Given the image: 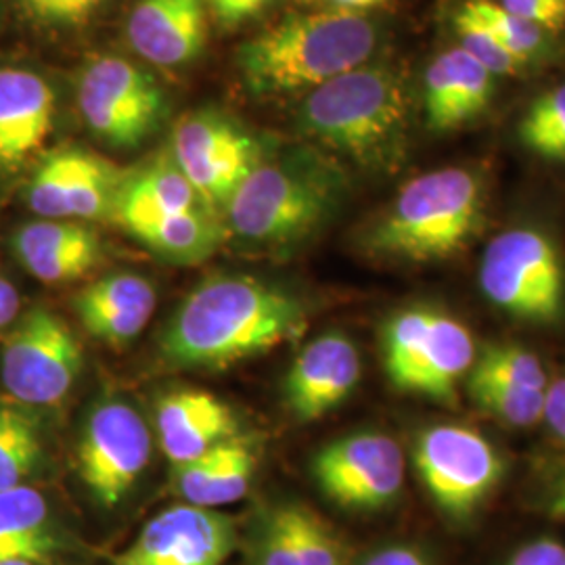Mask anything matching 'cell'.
I'll use <instances>...</instances> for the list:
<instances>
[{
    "mask_svg": "<svg viewBox=\"0 0 565 565\" xmlns=\"http://www.w3.org/2000/svg\"><path fill=\"white\" fill-rule=\"evenodd\" d=\"M300 565H345V548L321 515L300 505L279 507Z\"/></svg>",
    "mask_w": 565,
    "mask_h": 565,
    "instance_id": "cell-30",
    "label": "cell"
},
{
    "mask_svg": "<svg viewBox=\"0 0 565 565\" xmlns=\"http://www.w3.org/2000/svg\"><path fill=\"white\" fill-rule=\"evenodd\" d=\"M172 158L203 205L216 216L263 162V147L228 116L216 109H200L182 116L177 124Z\"/></svg>",
    "mask_w": 565,
    "mask_h": 565,
    "instance_id": "cell-11",
    "label": "cell"
},
{
    "mask_svg": "<svg viewBox=\"0 0 565 565\" xmlns=\"http://www.w3.org/2000/svg\"><path fill=\"white\" fill-rule=\"evenodd\" d=\"M135 239L172 264H200L223 243L224 228L207 210L166 214L132 233Z\"/></svg>",
    "mask_w": 565,
    "mask_h": 565,
    "instance_id": "cell-24",
    "label": "cell"
},
{
    "mask_svg": "<svg viewBox=\"0 0 565 565\" xmlns=\"http://www.w3.org/2000/svg\"><path fill=\"white\" fill-rule=\"evenodd\" d=\"M361 380V354L354 342L323 333L303 345L285 380V403L300 422H317L338 408Z\"/></svg>",
    "mask_w": 565,
    "mask_h": 565,
    "instance_id": "cell-16",
    "label": "cell"
},
{
    "mask_svg": "<svg viewBox=\"0 0 565 565\" xmlns=\"http://www.w3.org/2000/svg\"><path fill=\"white\" fill-rule=\"evenodd\" d=\"M471 373L501 380L507 384L534 390V392H545L548 385L545 366L541 363V359L520 343L488 345L480 361L471 366Z\"/></svg>",
    "mask_w": 565,
    "mask_h": 565,
    "instance_id": "cell-31",
    "label": "cell"
},
{
    "mask_svg": "<svg viewBox=\"0 0 565 565\" xmlns=\"http://www.w3.org/2000/svg\"><path fill=\"white\" fill-rule=\"evenodd\" d=\"M404 452L382 431H356L323 446L312 476L324 497L352 511H377L403 492Z\"/></svg>",
    "mask_w": 565,
    "mask_h": 565,
    "instance_id": "cell-12",
    "label": "cell"
},
{
    "mask_svg": "<svg viewBox=\"0 0 565 565\" xmlns=\"http://www.w3.org/2000/svg\"><path fill=\"white\" fill-rule=\"evenodd\" d=\"M306 310L270 282L221 275L200 282L168 321L162 354L186 369H228L298 338Z\"/></svg>",
    "mask_w": 565,
    "mask_h": 565,
    "instance_id": "cell-1",
    "label": "cell"
},
{
    "mask_svg": "<svg viewBox=\"0 0 565 565\" xmlns=\"http://www.w3.org/2000/svg\"><path fill=\"white\" fill-rule=\"evenodd\" d=\"M480 289L509 317L553 324L565 310V264L555 242L534 226H513L488 243Z\"/></svg>",
    "mask_w": 565,
    "mask_h": 565,
    "instance_id": "cell-7",
    "label": "cell"
},
{
    "mask_svg": "<svg viewBox=\"0 0 565 565\" xmlns=\"http://www.w3.org/2000/svg\"><path fill=\"white\" fill-rule=\"evenodd\" d=\"M505 565H565V545L555 539H539L518 548Z\"/></svg>",
    "mask_w": 565,
    "mask_h": 565,
    "instance_id": "cell-36",
    "label": "cell"
},
{
    "mask_svg": "<svg viewBox=\"0 0 565 565\" xmlns=\"http://www.w3.org/2000/svg\"><path fill=\"white\" fill-rule=\"evenodd\" d=\"M156 425L163 455L172 467L189 463L237 438L233 411L202 390H181L163 396L156 411Z\"/></svg>",
    "mask_w": 565,
    "mask_h": 565,
    "instance_id": "cell-20",
    "label": "cell"
},
{
    "mask_svg": "<svg viewBox=\"0 0 565 565\" xmlns=\"http://www.w3.org/2000/svg\"><path fill=\"white\" fill-rule=\"evenodd\" d=\"M78 105L103 142L135 149L162 124L168 99L156 78L121 57H95L82 70Z\"/></svg>",
    "mask_w": 565,
    "mask_h": 565,
    "instance_id": "cell-10",
    "label": "cell"
},
{
    "mask_svg": "<svg viewBox=\"0 0 565 565\" xmlns=\"http://www.w3.org/2000/svg\"><path fill=\"white\" fill-rule=\"evenodd\" d=\"M467 20L482 25L490 36L505 46L507 51L522 61L539 60L546 53V32L539 25L522 20L492 0H467L457 11Z\"/></svg>",
    "mask_w": 565,
    "mask_h": 565,
    "instance_id": "cell-27",
    "label": "cell"
},
{
    "mask_svg": "<svg viewBox=\"0 0 565 565\" xmlns=\"http://www.w3.org/2000/svg\"><path fill=\"white\" fill-rule=\"evenodd\" d=\"M308 139L373 172L401 168L408 147V95L398 72L363 65L312 88L298 111Z\"/></svg>",
    "mask_w": 565,
    "mask_h": 565,
    "instance_id": "cell-2",
    "label": "cell"
},
{
    "mask_svg": "<svg viewBox=\"0 0 565 565\" xmlns=\"http://www.w3.org/2000/svg\"><path fill=\"white\" fill-rule=\"evenodd\" d=\"M55 121V93L41 74L0 67V172L15 174L49 141Z\"/></svg>",
    "mask_w": 565,
    "mask_h": 565,
    "instance_id": "cell-17",
    "label": "cell"
},
{
    "mask_svg": "<svg viewBox=\"0 0 565 565\" xmlns=\"http://www.w3.org/2000/svg\"><path fill=\"white\" fill-rule=\"evenodd\" d=\"M342 195V172L319 153L298 151L258 163L224 216L242 242L289 247L312 237L335 214Z\"/></svg>",
    "mask_w": 565,
    "mask_h": 565,
    "instance_id": "cell-5",
    "label": "cell"
},
{
    "mask_svg": "<svg viewBox=\"0 0 565 565\" xmlns=\"http://www.w3.org/2000/svg\"><path fill=\"white\" fill-rule=\"evenodd\" d=\"M417 473L438 509L465 520L505 476V461L484 434L467 425H431L415 448Z\"/></svg>",
    "mask_w": 565,
    "mask_h": 565,
    "instance_id": "cell-9",
    "label": "cell"
},
{
    "mask_svg": "<svg viewBox=\"0 0 565 565\" xmlns=\"http://www.w3.org/2000/svg\"><path fill=\"white\" fill-rule=\"evenodd\" d=\"M382 352L394 387L448 404L457 401V387L476 363L467 324L431 306L394 312L382 329Z\"/></svg>",
    "mask_w": 565,
    "mask_h": 565,
    "instance_id": "cell-6",
    "label": "cell"
},
{
    "mask_svg": "<svg viewBox=\"0 0 565 565\" xmlns=\"http://www.w3.org/2000/svg\"><path fill=\"white\" fill-rule=\"evenodd\" d=\"M254 476V455L247 446L235 440H228L223 448V459L216 467V473L205 490L203 509L231 505L243 499L252 484Z\"/></svg>",
    "mask_w": 565,
    "mask_h": 565,
    "instance_id": "cell-32",
    "label": "cell"
},
{
    "mask_svg": "<svg viewBox=\"0 0 565 565\" xmlns=\"http://www.w3.org/2000/svg\"><path fill=\"white\" fill-rule=\"evenodd\" d=\"M258 565H300L279 509H275L264 524L258 543Z\"/></svg>",
    "mask_w": 565,
    "mask_h": 565,
    "instance_id": "cell-34",
    "label": "cell"
},
{
    "mask_svg": "<svg viewBox=\"0 0 565 565\" xmlns=\"http://www.w3.org/2000/svg\"><path fill=\"white\" fill-rule=\"evenodd\" d=\"M21 266L42 282L76 281L103 258L102 237L78 221H46L20 226L11 239Z\"/></svg>",
    "mask_w": 565,
    "mask_h": 565,
    "instance_id": "cell-18",
    "label": "cell"
},
{
    "mask_svg": "<svg viewBox=\"0 0 565 565\" xmlns=\"http://www.w3.org/2000/svg\"><path fill=\"white\" fill-rule=\"evenodd\" d=\"M361 565H431L417 546L390 545L371 553Z\"/></svg>",
    "mask_w": 565,
    "mask_h": 565,
    "instance_id": "cell-38",
    "label": "cell"
},
{
    "mask_svg": "<svg viewBox=\"0 0 565 565\" xmlns=\"http://www.w3.org/2000/svg\"><path fill=\"white\" fill-rule=\"evenodd\" d=\"M20 294L15 285L0 277V329L13 324L18 312H20Z\"/></svg>",
    "mask_w": 565,
    "mask_h": 565,
    "instance_id": "cell-41",
    "label": "cell"
},
{
    "mask_svg": "<svg viewBox=\"0 0 565 565\" xmlns=\"http://www.w3.org/2000/svg\"><path fill=\"white\" fill-rule=\"evenodd\" d=\"M302 2H315V0H302Z\"/></svg>",
    "mask_w": 565,
    "mask_h": 565,
    "instance_id": "cell-46",
    "label": "cell"
},
{
    "mask_svg": "<svg viewBox=\"0 0 565 565\" xmlns=\"http://www.w3.org/2000/svg\"><path fill=\"white\" fill-rule=\"evenodd\" d=\"M555 438L565 446V377L546 385L545 415H543Z\"/></svg>",
    "mask_w": 565,
    "mask_h": 565,
    "instance_id": "cell-37",
    "label": "cell"
},
{
    "mask_svg": "<svg viewBox=\"0 0 565 565\" xmlns=\"http://www.w3.org/2000/svg\"><path fill=\"white\" fill-rule=\"evenodd\" d=\"M315 2H329L333 9H343V11H361V9L382 4L385 0H315Z\"/></svg>",
    "mask_w": 565,
    "mask_h": 565,
    "instance_id": "cell-42",
    "label": "cell"
},
{
    "mask_svg": "<svg viewBox=\"0 0 565 565\" xmlns=\"http://www.w3.org/2000/svg\"><path fill=\"white\" fill-rule=\"evenodd\" d=\"M126 174L78 147L42 158L28 184V205L46 221L114 218Z\"/></svg>",
    "mask_w": 565,
    "mask_h": 565,
    "instance_id": "cell-14",
    "label": "cell"
},
{
    "mask_svg": "<svg viewBox=\"0 0 565 565\" xmlns=\"http://www.w3.org/2000/svg\"><path fill=\"white\" fill-rule=\"evenodd\" d=\"M488 189L480 172L448 166L406 182L366 226L363 247L387 260H448L484 226Z\"/></svg>",
    "mask_w": 565,
    "mask_h": 565,
    "instance_id": "cell-4",
    "label": "cell"
},
{
    "mask_svg": "<svg viewBox=\"0 0 565 565\" xmlns=\"http://www.w3.org/2000/svg\"><path fill=\"white\" fill-rule=\"evenodd\" d=\"M128 41L142 60L162 67L195 60L205 41L203 0H139L128 20Z\"/></svg>",
    "mask_w": 565,
    "mask_h": 565,
    "instance_id": "cell-21",
    "label": "cell"
},
{
    "mask_svg": "<svg viewBox=\"0 0 565 565\" xmlns=\"http://www.w3.org/2000/svg\"><path fill=\"white\" fill-rule=\"evenodd\" d=\"M548 511H551L553 518H562V520H565V488L559 494L553 497V501L548 503Z\"/></svg>",
    "mask_w": 565,
    "mask_h": 565,
    "instance_id": "cell-44",
    "label": "cell"
},
{
    "mask_svg": "<svg viewBox=\"0 0 565 565\" xmlns=\"http://www.w3.org/2000/svg\"><path fill=\"white\" fill-rule=\"evenodd\" d=\"M520 141L548 162H565V84L536 97L520 121Z\"/></svg>",
    "mask_w": 565,
    "mask_h": 565,
    "instance_id": "cell-29",
    "label": "cell"
},
{
    "mask_svg": "<svg viewBox=\"0 0 565 565\" xmlns=\"http://www.w3.org/2000/svg\"><path fill=\"white\" fill-rule=\"evenodd\" d=\"M41 455L39 419L21 406L0 404V492L23 486Z\"/></svg>",
    "mask_w": 565,
    "mask_h": 565,
    "instance_id": "cell-25",
    "label": "cell"
},
{
    "mask_svg": "<svg viewBox=\"0 0 565 565\" xmlns=\"http://www.w3.org/2000/svg\"><path fill=\"white\" fill-rule=\"evenodd\" d=\"M469 394L494 419L511 427H532L543 422L545 392L524 390L469 371Z\"/></svg>",
    "mask_w": 565,
    "mask_h": 565,
    "instance_id": "cell-28",
    "label": "cell"
},
{
    "mask_svg": "<svg viewBox=\"0 0 565 565\" xmlns=\"http://www.w3.org/2000/svg\"><path fill=\"white\" fill-rule=\"evenodd\" d=\"M156 287L145 277L132 273L107 275L99 281L90 282L74 298V310L82 321L120 315V312H137V310H156Z\"/></svg>",
    "mask_w": 565,
    "mask_h": 565,
    "instance_id": "cell-26",
    "label": "cell"
},
{
    "mask_svg": "<svg viewBox=\"0 0 565 565\" xmlns=\"http://www.w3.org/2000/svg\"><path fill=\"white\" fill-rule=\"evenodd\" d=\"M151 459V431L141 415L121 401L99 404L86 419L78 446L82 482L105 509L139 482Z\"/></svg>",
    "mask_w": 565,
    "mask_h": 565,
    "instance_id": "cell-13",
    "label": "cell"
},
{
    "mask_svg": "<svg viewBox=\"0 0 565 565\" xmlns=\"http://www.w3.org/2000/svg\"><path fill=\"white\" fill-rule=\"evenodd\" d=\"M103 0H51L46 23H74L86 18Z\"/></svg>",
    "mask_w": 565,
    "mask_h": 565,
    "instance_id": "cell-40",
    "label": "cell"
},
{
    "mask_svg": "<svg viewBox=\"0 0 565 565\" xmlns=\"http://www.w3.org/2000/svg\"><path fill=\"white\" fill-rule=\"evenodd\" d=\"M61 546L51 507L39 490L23 484L0 492V562L49 565Z\"/></svg>",
    "mask_w": 565,
    "mask_h": 565,
    "instance_id": "cell-23",
    "label": "cell"
},
{
    "mask_svg": "<svg viewBox=\"0 0 565 565\" xmlns=\"http://www.w3.org/2000/svg\"><path fill=\"white\" fill-rule=\"evenodd\" d=\"M23 7L28 9V13L34 18V20L46 23V15H49V4L51 0H21Z\"/></svg>",
    "mask_w": 565,
    "mask_h": 565,
    "instance_id": "cell-43",
    "label": "cell"
},
{
    "mask_svg": "<svg viewBox=\"0 0 565 565\" xmlns=\"http://www.w3.org/2000/svg\"><path fill=\"white\" fill-rule=\"evenodd\" d=\"M494 93V76L461 46L429 63L424 78L427 128L445 135L482 116Z\"/></svg>",
    "mask_w": 565,
    "mask_h": 565,
    "instance_id": "cell-19",
    "label": "cell"
},
{
    "mask_svg": "<svg viewBox=\"0 0 565 565\" xmlns=\"http://www.w3.org/2000/svg\"><path fill=\"white\" fill-rule=\"evenodd\" d=\"M235 548V525L203 507H170L156 515L111 565H223Z\"/></svg>",
    "mask_w": 565,
    "mask_h": 565,
    "instance_id": "cell-15",
    "label": "cell"
},
{
    "mask_svg": "<svg viewBox=\"0 0 565 565\" xmlns=\"http://www.w3.org/2000/svg\"><path fill=\"white\" fill-rule=\"evenodd\" d=\"M207 210L172 156H160L135 177H126L114 223L130 235L166 214ZM210 212V210H207Z\"/></svg>",
    "mask_w": 565,
    "mask_h": 565,
    "instance_id": "cell-22",
    "label": "cell"
},
{
    "mask_svg": "<svg viewBox=\"0 0 565 565\" xmlns=\"http://www.w3.org/2000/svg\"><path fill=\"white\" fill-rule=\"evenodd\" d=\"M513 15L539 25L545 32L565 30V0H497Z\"/></svg>",
    "mask_w": 565,
    "mask_h": 565,
    "instance_id": "cell-35",
    "label": "cell"
},
{
    "mask_svg": "<svg viewBox=\"0 0 565 565\" xmlns=\"http://www.w3.org/2000/svg\"><path fill=\"white\" fill-rule=\"evenodd\" d=\"M268 0H212L214 13L224 25H237L254 18L266 7Z\"/></svg>",
    "mask_w": 565,
    "mask_h": 565,
    "instance_id": "cell-39",
    "label": "cell"
},
{
    "mask_svg": "<svg viewBox=\"0 0 565 565\" xmlns=\"http://www.w3.org/2000/svg\"><path fill=\"white\" fill-rule=\"evenodd\" d=\"M377 41V25L359 11L329 9L289 15L245 42L237 67L254 95H287L363 67L373 57Z\"/></svg>",
    "mask_w": 565,
    "mask_h": 565,
    "instance_id": "cell-3",
    "label": "cell"
},
{
    "mask_svg": "<svg viewBox=\"0 0 565 565\" xmlns=\"http://www.w3.org/2000/svg\"><path fill=\"white\" fill-rule=\"evenodd\" d=\"M0 565H41L34 562H23V559H13V562H0Z\"/></svg>",
    "mask_w": 565,
    "mask_h": 565,
    "instance_id": "cell-45",
    "label": "cell"
},
{
    "mask_svg": "<svg viewBox=\"0 0 565 565\" xmlns=\"http://www.w3.org/2000/svg\"><path fill=\"white\" fill-rule=\"evenodd\" d=\"M82 345L70 324L49 308L28 310L0 348V380L21 404H60L82 371Z\"/></svg>",
    "mask_w": 565,
    "mask_h": 565,
    "instance_id": "cell-8",
    "label": "cell"
},
{
    "mask_svg": "<svg viewBox=\"0 0 565 565\" xmlns=\"http://www.w3.org/2000/svg\"><path fill=\"white\" fill-rule=\"evenodd\" d=\"M455 30L459 34L461 49L473 60L480 61L492 76H511L524 67V63L513 57L501 42L486 32L482 25L467 20L461 13L455 15Z\"/></svg>",
    "mask_w": 565,
    "mask_h": 565,
    "instance_id": "cell-33",
    "label": "cell"
}]
</instances>
